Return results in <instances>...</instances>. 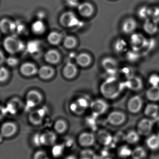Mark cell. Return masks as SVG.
I'll return each mask as SVG.
<instances>
[{
	"instance_id": "obj_1",
	"label": "cell",
	"mask_w": 159,
	"mask_h": 159,
	"mask_svg": "<svg viewBox=\"0 0 159 159\" xmlns=\"http://www.w3.org/2000/svg\"><path fill=\"white\" fill-rule=\"evenodd\" d=\"M122 85L116 79L112 78L107 80L101 85L102 94L108 99H114L117 97L122 90Z\"/></svg>"
},
{
	"instance_id": "obj_2",
	"label": "cell",
	"mask_w": 159,
	"mask_h": 159,
	"mask_svg": "<svg viewBox=\"0 0 159 159\" xmlns=\"http://www.w3.org/2000/svg\"><path fill=\"white\" fill-rule=\"evenodd\" d=\"M3 46L5 50L11 55L19 53L24 48L22 42L13 36L6 37L3 42Z\"/></svg>"
},
{
	"instance_id": "obj_3",
	"label": "cell",
	"mask_w": 159,
	"mask_h": 159,
	"mask_svg": "<svg viewBox=\"0 0 159 159\" xmlns=\"http://www.w3.org/2000/svg\"><path fill=\"white\" fill-rule=\"evenodd\" d=\"M43 101L42 94L36 90L29 91L26 94V104L30 107H34L40 104Z\"/></svg>"
},
{
	"instance_id": "obj_4",
	"label": "cell",
	"mask_w": 159,
	"mask_h": 159,
	"mask_svg": "<svg viewBox=\"0 0 159 159\" xmlns=\"http://www.w3.org/2000/svg\"><path fill=\"white\" fill-rule=\"evenodd\" d=\"M154 120L150 119L144 118L141 120L137 125V132L140 135L146 136L149 135L154 126Z\"/></svg>"
},
{
	"instance_id": "obj_5",
	"label": "cell",
	"mask_w": 159,
	"mask_h": 159,
	"mask_svg": "<svg viewBox=\"0 0 159 159\" xmlns=\"http://www.w3.org/2000/svg\"><path fill=\"white\" fill-rule=\"evenodd\" d=\"M148 40L141 34H133L130 38V44L133 50L139 51L145 48Z\"/></svg>"
},
{
	"instance_id": "obj_6",
	"label": "cell",
	"mask_w": 159,
	"mask_h": 159,
	"mask_svg": "<svg viewBox=\"0 0 159 159\" xmlns=\"http://www.w3.org/2000/svg\"><path fill=\"white\" fill-rule=\"evenodd\" d=\"M143 99L138 95H134L132 97L128 102V109L130 113L137 114L139 113L143 107Z\"/></svg>"
},
{
	"instance_id": "obj_7",
	"label": "cell",
	"mask_w": 159,
	"mask_h": 159,
	"mask_svg": "<svg viewBox=\"0 0 159 159\" xmlns=\"http://www.w3.org/2000/svg\"><path fill=\"white\" fill-rule=\"evenodd\" d=\"M60 21L61 25L65 27H74L79 22L75 14L71 12H67L62 14L60 19Z\"/></svg>"
},
{
	"instance_id": "obj_8",
	"label": "cell",
	"mask_w": 159,
	"mask_h": 159,
	"mask_svg": "<svg viewBox=\"0 0 159 159\" xmlns=\"http://www.w3.org/2000/svg\"><path fill=\"white\" fill-rule=\"evenodd\" d=\"M96 136L90 132H83L78 137V143L82 147L88 148L94 145Z\"/></svg>"
},
{
	"instance_id": "obj_9",
	"label": "cell",
	"mask_w": 159,
	"mask_h": 159,
	"mask_svg": "<svg viewBox=\"0 0 159 159\" xmlns=\"http://www.w3.org/2000/svg\"><path fill=\"white\" fill-rule=\"evenodd\" d=\"M126 120V115L120 111H114L109 114L107 121L109 124L114 126H119L123 124Z\"/></svg>"
},
{
	"instance_id": "obj_10",
	"label": "cell",
	"mask_w": 159,
	"mask_h": 159,
	"mask_svg": "<svg viewBox=\"0 0 159 159\" xmlns=\"http://www.w3.org/2000/svg\"><path fill=\"white\" fill-rule=\"evenodd\" d=\"M17 127L14 122L8 121L5 122L1 129V134L4 138H10L14 136L17 132Z\"/></svg>"
},
{
	"instance_id": "obj_11",
	"label": "cell",
	"mask_w": 159,
	"mask_h": 159,
	"mask_svg": "<svg viewBox=\"0 0 159 159\" xmlns=\"http://www.w3.org/2000/svg\"><path fill=\"white\" fill-rule=\"evenodd\" d=\"M41 145L50 147L54 145L57 141V135L54 132L47 131L40 134Z\"/></svg>"
},
{
	"instance_id": "obj_12",
	"label": "cell",
	"mask_w": 159,
	"mask_h": 159,
	"mask_svg": "<svg viewBox=\"0 0 159 159\" xmlns=\"http://www.w3.org/2000/svg\"><path fill=\"white\" fill-rule=\"evenodd\" d=\"M38 70L36 65L32 62H27L21 64L20 72L23 76L31 77L38 73Z\"/></svg>"
},
{
	"instance_id": "obj_13",
	"label": "cell",
	"mask_w": 159,
	"mask_h": 159,
	"mask_svg": "<svg viewBox=\"0 0 159 159\" xmlns=\"http://www.w3.org/2000/svg\"><path fill=\"white\" fill-rule=\"evenodd\" d=\"M96 138L101 144L104 146L110 145L113 141L112 134L105 130L99 131L96 135Z\"/></svg>"
},
{
	"instance_id": "obj_14",
	"label": "cell",
	"mask_w": 159,
	"mask_h": 159,
	"mask_svg": "<svg viewBox=\"0 0 159 159\" xmlns=\"http://www.w3.org/2000/svg\"><path fill=\"white\" fill-rule=\"evenodd\" d=\"M107 104L103 100L100 99L94 101L91 104L92 111L97 115L104 114L107 110Z\"/></svg>"
},
{
	"instance_id": "obj_15",
	"label": "cell",
	"mask_w": 159,
	"mask_h": 159,
	"mask_svg": "<svg viewBox=\"0 0 159 159\" xmlns=\"http://www.w3.org/2000/svg\"><path fill=\"white\" fill-rule=\"evenodd\" d=\"M88 101L86 99L80 98L71 105L70 109L74 113L80 115L85 111L88 107Z\"/></svg>"
},
{
	"instance_id": "obj_16",
	"label": "cell",
	"mask_w": 159,
	"mask_h": 159,
	"mask_svg": "<svg viewBox=\"0 0 159 159\" xmlns=\"http://www.w3.org/2000/svg\"><path fill=\"white\" fill-rule=\"evenodd\" d=\"M102 64L103 69L108 73L114 74L117 70V62L112 58H105L103 60Z\"/></svg>"
},
{
	"instance_id": "obj_17",
	"label": "cell",
	"mask_w": 159,
	"mask_h": 159,
	"mask_svg": "<svg viewBox=\"0 0 159 159\" xmlns=\"http://www.w3.org/2000/svg\"><path fill=\"white\" fill-rule=\"evenodd\" d=\"M126 86L132 90L138 91L143 89V80L140 77L132 76L128 79Z\"/></svg>"
},
{
	"instance_id": "obj_18",
	"label": "cell",
	"mask_w": 159,
	"mask_h": 159,
	"mask_svg": "<svg viewBox=\"0 0 159 159\" xmlns=\"http://www.w3.org/2000/svg\"><path fill=\"white\" fill-rule=\"evenodd\" d=\"M137 23L134 19L129 18L125 20L122 24V31L126 34L133 33L136 30Z\"/></svg>"
},
{
	"instance_id": "obj_19",
	"label": "cell",
	"mask_w": 159,
	"mask_h": 159,
	"mask_svg": "<svg viewBox=\"0 0 159 159\" xmlns=\"http://www.w3.org/2000/svg\"><path fill=\"white\" fill-rule=\"evenodd\" d=\"M145 115L148 117L152 119L158 117L159 106L157 104L150 103L145 107L144 111Z\"/></svg>"
},
{
	"instance_id": "obj_20",
	"label": "cell",
	"mask_w": 159,
	"mask_h": 159,
	"mask_svg": "<svg viewBox=\"0 0 159 159\" xmlns=\"http://www.w3.org/2000/svg\"><path fill=\"white\" fill-rule=\"evenodd\" d=\"M44 117V113L41 110L32 111L29 115L30 122L34 125H38L43 122Z\"/></svg>"
},
{
	"instance_id": "obj_21",
	"label": "cell",
	"mask_w": 159,
	"mask_h": 159,
	"mask_svg": "<svg viewBox=\"0 0 159 159\" xmlns=\"http://www.w3.org/2000/svg\"><path fill=\"white\" fill-rule=\"evenodd\" d=\"M44 58L46 61L48 63L56 64L59 62L61 59V56L59 52L55 49L48 50L44 55Z\"/></svg>"
},
{
	"instance_id": "obj_22",
	"label": "cell",
	"mask_w": 159,
	"mask_h": 159,
	"mask_svg": "<svg viewBox=\"0 0 159 159\" xmlns=\"http://www.w3.org/2000/svg\"><path fill=\"white\" fill-rule=\"evenodd\" d=\"M157 22L153 20L148 19L145 21L143 24V30L148 34L153 35L158 31Z\"/></svg>"
},
{
	"instance_id": "obj_23",
	"label": "cell",
	"mask_w": 159,
	"mask_h": 159,
	"mask_svg": "<svg viewBox=\"0 0 159 159\" xmlns=\"http://www.w3.org/2000/svg\"><path fill=\"white\" fill-rule=\"evenodd\" d=\"M38 74L41 79L48 80L54 76L55 70L50 66H43L38 70Z\"/></svg>"
},
{
	"instance_id": "obj_24",
	"label": "cell",
	"mask_w": 159,
	"mask_h": 159,
	"mask_svg": "<svg viewBox=\"0 0 159 159\" xmlns=\"http://www.w3.org/2000/svg\"><path fill=\"white\" fill-rule=\"evenodd\" d=\"M78 9L80 14L85 17L91 16L94 11L92 5L88 2L82 3L80 4L78 6Z\"/></svg>"
},
{
	"instance_id": "obj_25",
	"label": "cell",
	"mask_w": 159,
	"mask_h": 159,
	"mask_svg": "<svg viewBox=\"0 0 159 159\" xmlns=\"http://www.w3.org/2000/svg\"><path fill=\"white\" fill-rule=\"evenodd\" d=\"M77 69L75 64L72 63H67L63 70V74L64 77L68 79L74 78L77 74Z\"/></svg>"
},
{
	"instance_id": "obj_26",
	"label": "cell",
	"mask_w": 159,
	"mask_h": 159,
	"mask_svg": "<svg viewBox=\"0 0 159 159\" xmlns=\"http://www.w3.org/2000/svg\"><path fill=\"white\" fill-rule=\"evenodd\" d=\"M146 96L149 101L156 102L159 101V86H151L146 93Z\"/></svg>"
},
{
	"instance_id": "obj_27",
	"label": "cell",
	"mask_w": 159,
	"mask_h": 159,
	"mask_svg": "<svg viewBox=\"0 0 159 159\" xmlns=\"http://www.w3.org/2000/svg\"><path fill=\"white\" fill-rule=\"evenodd\" d=\"M148 147L153 151L159 149V136L158 134H152L150 135L146 141Z\"/></svg>"
},
{
	"instance_id": "obj_28",
	"label": "cell",
	"mask_w": 159,
	"mask_h": 159,
	"mask_svg": "<svg viewBox=\"0 0 159 159\" xmlns=\"http://www.w3.org/2000/svg\"><path fill=\"white\" fill-rule=\"evenodd\" d=\"M20 101L17 98H13L7 103L6 107L7 112L13 114L16 113L20 108Z\"/></svg>"
},
{
	"instance_id": "obj_29",
	"label": "cell",
	"mask_w": 159,
	"mask_h": 159,
	"mask_svg": "<svg viewBox=\"0 0 159 159\" xmlns=\"http://www.w3.org/2000/svg\"><path fill=\"white\" fill-rule=\"evenodd\" d=\"M91 58L89 54L82 53L76 57V61L79 66L82 67L89 66L91 62Z\"/></svg>"
},
{
	"instance_id": "obj_30",
	"label": "cell",
	"mask_w": 159,
	"mask_h": 159,
	"mask_svg": "<svg viewBox=\"0 0 159 159\" xmlns=\"http://www.w3.org/2000/svg\"><path fill=\"white\" fill-rule=\"evenodd\" d=\"M14 30V25L9 20L3 19L0 21V30L4 34L10 33Z\"/></svg>"
},
{
	"instance_id": "obj_31",
	"label": "cell",
	"mask_w": 159,
	"mask_h": 159,
	"mask_svg": "<svg viewBox=\"0 0 159 159\" xmlns=\"http://www.w3.org/2000/svg\"><path fill=\"white\" fill-rule=\"evenodd\" d=\"M140 139V135L138 132L130 131L125 134V141L129 144L137 143Z\"/></svg>"
},
{
	"instance_id": "obj_32",
	"label": "cell",
	"mask_w": 159,
	"mask_h": 159,
	"mask_svg": "<svg viewBox=\"0 0 159 159\" xmlns=\"http://www.w3.org/2000/svg\"><path fill=\"white\" fill-rule=\"evenodd\" d=\"M62 35L57 32H51L48 35L47 40L48 43L53 45H57L61 42Z\"/></svg>"
},
{
	"instance_id": "obj_33",
	"label": "cell",
	"mask_w": 159,
	"mask_h": 159,
	"mask_svg": "<svg viewBox=\"0 0 159 159\" xmlns=\"http://www.w3.org/2000/svg\"><path fill=\"white\" fill-rule=\"evenodd\" d=\"M68 125L65 120L62 119L58 120L54 124V129L57 133L62 134L67 130Z\"/></svg>"
},
{
	"instance_id": "obj_34",
	"label": "cell",
	"mask_w": 159,
	"mask_h": 159,
	"mask_svg": "<svg viewBox=\"0 0 159 159\" xmlns=\"http://www.w3.org/2000/svg\"><path fill=\"white\" fill-rule=\"evenodd\" d=\"M31 29L35 34H41L45 31V25L42 20H36L32 25Z\"/></svg>"
},
{
	"instance_id": "obj_35",
	"label": "cell",
	"mask_w": 159,
	"mask_h": 159,
	"mask_svg": "<svg viewBox=\"0 0 159 159\" xmlns=\"http://www.w3.org/2000/svg\"><path fill=\"white\" fill-rule=\"evenodd\" d=\"M147 155L145 149L141 146H138L132 150L131 157L132 159H143Z\"/></svg>"
},
{
	"instance_id": "obj_36",
	"label": "cell",
	"mask_w": 159,
	"mask_h": 159,
	"mask_svg": "<svg viewBox=\"0 0 159 159\" xmlns=\"http://www.w3.org/2000/svg\"><path fill=\"white\" fill-rule=\"evenodd\" d=\"M132 153V150L127 145L121 146L117 150L118 156L122 158H127L131 157Z\"/></svg>"
},
{
	"instance_id": "obj_37",
	"label": "cell",
	"mask_w": 159,
	"mask_h": 159,
	"mask_svg": "<svg viewBox=\"0 0 159 159\" xmlns=\"http://www.w3.org/2000/svg\"><path fill=\"white\" fill-rule=\"evenodd\" d=\"M97 156L95 152L89 149H85L80 151L79 159H97Z\"/></svg>"
},
{
	"instance_id": "obj_38",
	"label": "cell",
	"mask_w": 159,
	"mask_h": 159,
	"mask_svg": "<svg viewBox=\"0 0 159 159\" xmlns=\"http://www.w3.org/2000/svg\"><path fill=\"white\" fill-rule=\"evenodd\" d=\"M63 43L64 47L66 48L72 49L76 46L77 41L73 36H68L64 38Z\"/></svg>"
},
{
	"instance_id": "obj_39",
	"label": "cell",
	"mask_w": 159,
	"mask_h": 159,
	"mask_svg": "<svg viewBox=\"0 0 159 159\" xmlns=\"http://www.w3.org/2000/svg\"><path fill=\"white\" fill-rule=\"evenodd\" d=\"M153 10L150 9L149 7H144L139 9L138 11V15L141 18L143 19H149L150 16H152Z\"/></svg>"
},
{
	"instance_id": "obj_40",
	"label": "cell",
	"mask_w": 159,
	"mask_h": 159,
	"mask_svg": "<svg viewBox=\"0 0 159 159\" xmlns=\"http://www.w3.org/2000/svg\"><path fill=\"white\" fill-rule=\"evenodd\" d=\"M9 77V72L7 68L0 67V82H5Z\"/></svg>"
},
{
	"instance_id": "obj_41",
	"label": "cell",
	"mask_w": 159,
	"mask_h": 159,
	"mask_svg": "<svg viewBox=\"0 0 159 159\" xmlns=\"http://www.w3.org/2000/svg\"><path fill=\"white\" fill-rule=\"evenodd\" d=\"M148 82L151 86H159V75L157 74L151 75L148 78Z\"/></svg>"
},
{
	"instance_id": "obj_42",
	"label": "cell",
	"mask_w": 159,
	"mask_h": 159,
	"mask_svg": "<svg viewBox=\"0 0 159 159\" xmlns=\"http://www.w3.org/2000/svg\"><path fill=\"white\" fill-rule=\"evenodd\" d=\"M63 151V148L62 146L60 145L55 146H54L53 150H52V154L54 157H57L62 155Z\"/></svg>"
},
{
	"instance_id": "obj_43",
	"label": "cell",
	"mask_w": 159,
	"mask_h": 159,
	"mask_svg": "<svg viewBox=\"0 0 159 159\" xmlns=\"http://www.w3.org/2000/svg\"><path fill=\"white\" fill-rule=\"evenodd\" d=\"M34 159H49L48 155L45 151L39 150L34 153Z\"/></svg>"
},
{
	"instance_id": "obj_44",
	"label": "cell",
	"mask_w": 159,
	"mask_h": 159,
	"mask_svg": "<svg viewBox=\"0 0 159 159\" xmlns=\"http://www.w3.org/2000/svg\"><path fill=\"white\" fill-rule=\"evenodd\" d=\"M127 47L126 43L123 40H120L116 44V49L118 51H122Z\"/></svg>"
},
{
	"instance_id": "obj_45",
	"label": "cell",
	"mask_w": 159,
	"mask_h": 159,
	"mask_svg": "<svg viewBox=\"0 0 159 159\" xmlns=\"http://www.w3.org/2000/svg\"><path fill=\"white\" fill-rule=\"evenodd\" d=\"M29 49L33 48L31 50H30V52H34L37 51L39 48V44L37 43V42H32L30 43V45H29Z\"/></svg>"
},
{
	"instance_id": "obj_46",
	"label": "cell",
	"mask_w": 159,
	"mask_h": 159,
	"mask_svg": "<svg viewBox=\"0 0 159 159\" xmlns=\"http://www.w3.org/2000/svg\"><path fill=\"white\" fill-rule=\"evenodd\" d=\"M152 16H153L152 20H153L154 21L157 22L158 20L159 21V7L155 9L154 11H153Z\"/></svg>"
},
{
	"instance_id": "obj_47",
	"label": "cell",
	"mask_w": 159,
	"mask_h": 159,
	"mask_svg": "<svg viewBox=\"0 0 159 159\" xmlns=\"http://www.w3.org/2000/svg\"><path fill=\"white\" fill-rule=\"evenodd\" d=\"M7 62L10 66H15L17 63L18 60L15 58L10 57L7 60Z\"/></svg>"
},
{
	"instance_id": "obj_48",
	"label": "cell",
	"mask_w": 159,
	"mask_h": 159,
	"mask_svg": "<svg viewBox=\"0 0 159 159\" xmlns=\"http://www.w3.org/2000/svg\"><path fill=\"white\" fill-rule=\"evenodd\" d=\"M7 110L6 108L0 106V119L3 118L5 116L7 113Z\"/></svg>"
},
{
	"instance_id": "obj_49",
	"label": "cell",
	"mask_w": 159,
	"mask_h": 159,
	"mask_svg": "<svg viewBox=\"0 0 159 159\" xmlns=\"http://www.w3.org/2000/svg\"><path fill=\"white\" fill-rule=\"evenodd\" d=\"M5 61V58L2 51L0 49V66L3 64Z\"/></svg>"
},
{
	"instance_id": "obj_50",
	"label": "cell",
	"mask_w": 159,
	"mask_h": 159,
	"mask_svg": "<svg viewBox=\"0 0 159 159\" xmlns=\"http://www.w3.org/2000/svg\"><path fill=\"white\" fill-rule=\"evenodd\" d=\"M65 159H78L75 156H72V155H70V156H68L66 157Z\"/></svg>"
},
{
	"instance_id": "obj_51",
	"label": "cell",
	"mask_w": 159,
	"mask_h": 159,
	"mask_svg": "<svg viewBox=\"0 0 159 159\" xmlns=\"http://www.w3.org/2000/svg\"><path fill=\"white\" fill-rule=\"evenodd\" d=\"M3 138L4 137H3L2 135V134H0V143H2V142Z\"/></svg>"
},
{
	"instance_id": "obj_52",
	"label": "cell",
	"mask_w": 159,
	"mask_h": 159,
	"mask_svg": "<svg viewBox=\"0 0 159 159\" xmlns=\"http://www.w3.org/2000/svg\"><path fill=\"white\" fill-rule=\"evenodd\" d=\"M157 134L159 136V122L158 124L157 129Z\"/></svg>"
},
{
	"instance_id": "obj_53",
	"label": "cell",
	"mask_w": 159,
	"mask_h": 159,
	"mask_svg": "<svg viewBox=\"0 0 159 159\" xmlns=\"http://www.w3.org/2000/svg\"></svg>"
}]
</instances>
